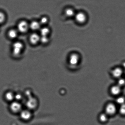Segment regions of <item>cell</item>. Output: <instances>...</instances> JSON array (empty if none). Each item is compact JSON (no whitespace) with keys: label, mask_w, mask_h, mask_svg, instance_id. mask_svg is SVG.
I'll return each mask as SVG.
<instances>
[{"label":"cell","mask_w":125,"mask_h":125,"mask_svg":"<svg viewBox=\"0 0 125 125\" xmlns=\"http://www.w3.org/2000/svg\"><path fill=\"white\" fill-rule=\"evenodd\" d=\"M23 44L19 41H16L13 43L12 53L14 56L18 57L20 55L24 49Z\"/></svg>","instance_id":"1"},{"label":"cell","mask_w":125,"mask_h":125,"mask_svg":"<svg viewBox=\"0 0 125 125\" xmlns=\"http://www.w3.org/2000/svg\"><path fill=\"white\" fill-rule=\"evenodd\" d=\"M16 29L19 33H25L30 29L29 24L25 20H22L18 23Z\"/></svg>","instance_id":"3"},{"label":"cell","mask_w":125,"mask_h":125,"mask_svg":"<svg viewBox=\"0 0 125 125\" xmlns=\"http://www.w3.org/2000/svg\"><path fill=\"white\" fill-rule=\"evenodd\" d=\"M20 115L21 118L24 121H29L32 117V113L30 110H22Z\"/></svg>","instance_id":"5"},{"label":"cell","mask_w":125,"mask_h":125,"mask_svg":"<svg viewBox=\"0 0 125 125\" xmlns=\"http://www.w3.org/2000/svg\"><path fill=\"white\" fill-rule=\"evenodd\" d=\"M39 31L41 36H49L51 32L50 29L47 26L41 27Z\"/></svg>","instance_id":"12"},{"label":"cell","mask_w":125,"mask_h":125,"mask_svg":"<svg viewBox=\"0 0 125 125\" xmlns=\"http://www.w3.org/2000/svg\"></svg>","instance_id":"24"},{"label":"cell","mask_w":125,"mask_h":125,"mask_svg":"<svg viewBox=\"0 0 125 125\" xmlns=\"http://www.w3.org/2000/svg\"><path fill=\"white\" fill-rule=\"evenodd\" d=\"M119 111L121 115L125 116V103L120 105Z\"/></svg>","instance_id":"22"},{"label":"cell","mask_w":125,"mask_h":125,"mask_svg":"<svg viewBox=\"0 0 125 125\" xmlns=\"http://www.w3.org/2000/svg\"><path fill=\"white\" fill-rule=\"evenodd\" d=\"M9 110L13 114H20L22 110V106L20 102L13 101L10 103Z\"/></svg>","instance_id":"2"},{"label":"cell","mask_w":125,"mask_h":125,"mask_svg":"<svg viewBox=\"0 0 125 125\" xmlns=\"http://www.w3.org/2000/svg\"><path fill=\"white\" fill-rule=\"evenodd\" d=\"M15 94L11 92H7L4 95V98L6 101L10 103L14 101L13 100L15 99Z\"/></svg>","instance_id":"13"},{"label":"cell","mask_w":125,"mask_h":125,"mask_svg":"<svg viewBox=\"0 0 125 125\" xmlns=\"http://www.w3.org/2000/svg\"><path fill=\"white\" fill-rule=\"evenodd\" d=\"M99 119L102 122H105L108 119L107 115L106 114H102L99 116Z\"/></svg>","instance_id":"20"},{"label":"cell","mask_w":125,"mask_h":125,"mask_svg":"<svg viewBox=\"0 0 125 125\" xmlns=\"http://www.w3.org/2000/svg\"><path fill=\"white\" fill-rule=\"evenodd\" d=\"M65 13L67 17L70 18L74 17L76 14L73 10L70 8H67L65 10Z\"/></svg>","instance_id":"15"},{"label":"cell","mask_w":125,"mask_h":125,"mask_svg":"<svg viewBox=\"0 0 125 125\" xmlns=\"http://www.w3.org/2000/svg\"><path fill=\"white\" fill-rule=\"evenodd\" d=\"M6 19V16L4 12L0 11V25L5 22Z\"/></svg>","instance_id":"18"},{"label":"cell","mask_w":125,"mask_h":125,"mask_svg":"<svg viewBox=\"0 0 125 125\" xmlns=\"http://www.w3.org/2000/svg\"><path fill=\"white\" fill-rule=\"evenodd\" d=\"M105 110L107 115H114L116 111V106L114 104H109L106 105Z\"/></svg>","instance_id":"7"},{"label":"cell","mask_w":125,"mask_h":125,"mask_svg":"<svg viewBox=\"0 0 125 125\" xmlns=\"http://www.w3.org/2000/svg\"><path fill=\"white\" fill-rule=\"evenodd\" d=\"M39 21L41 25L44 26L48 23L49 21V19L46 16H43L41 18Z\"/></svg>","instance_id":"16"},{"label":"cell","mask_w":125,"mask_h":125,"mask_svg":"<svg viewBox=\"0 0 125 125\" xmlns=\"http://www.w3.org/2000/svg\"><path fill=\"white\" fill-rule=\"evenodd\" d=\"M117 85L120 87L123 86L125 85V79L120 78H119L118 81H117Z\"/></svg>","instance_id":"21"},{"label":"cell","mask_w":125,"mask_h":125,"mask_svg":"<svg viewBox=\"0 0 125 125\" xmlns=\"http://www.w3.org/2000/svg\"><path fill=\"white\" fill-rule=\"evenodd\" d=\"M30 29L34 31H39L41 28V25L39 21H33L29 24Z\"/></svg>","instance_id":"8"},{"label":"cell","mask_w":125,"mask_h":125,"mask_svg":"<svg viewBox=\"0 0 125 125\" xmlns=\"http://www.w3.org/2000/svg\"><path fill=\"white\" fill-rule=\"evenodd\" d=\"M50 40L49 36H41L40 42L42 44H46L49 43Z\"/></svg>","instance_id":"17"},{"label":"cell","mask_w":125,"mask_h":125,"mask_svg":"<svg viewBox=\"0 0 125 125\" xmlns=\"http://www.w3.org/2000/svg\"><path fill=\"white\" fill-rule=\"evenodd\" d=\"M74 17L76 22L80 24L84 23L86 21L87 18L86 14L82 12L76 13Z\"/></svg>","instance_id":"4"},{"label":"cell","mask_w":125,"mask_h":125,"mask_svg":"<svg viewBox=\"0 0 125 125\" xmlns=\"http://www.w3.org/2000/svg\"><path fill=\"white\" fill-rule=\"evenodd\" d=\"M41 36L39 34L34 32L30 35L29 40L30 43L33 45L38 44L40 42Z\"/></svg>","instance_id":"6"},{"label":"cell","mask_w":125,"mask_h":125,"mask_svg":"<svg viewBox=\"0 0 125 125\" xmlns=\"http://www.w3.org/2000/svg\"><path fill=\"white\" fill-rule=\"evenodd\" d=\"M79 60V56L76 54H72L69 59V62L72 65H76L78 63Z\"/></svg>","instance_id":"9"},{"label":"cell","mask_w":125,"mask_h":125,"mask_svg":"<svg viewBox=\"0 0 125 125\" xmlns=\"http://www.w3.org/2000/svg\"><path fill=\"white\" fill-rule=\"evenodd\" d=\"M116 103L120 105L125 103V98L123 96H120L116 100Z\"/></svg>","instance_id":"19"},{"label":"cell","mask_w":125,"mask_h":125,"mask_svg":"<svg viewBox=\"0 0 125 125\" xmlns=\"http://www.w3.org/2000/svg\"><path fill=\"white\" fill-rule=\"evenodd\" d=\"M123 73V71L122 69L117 67L115 68L112 70V73L114 77L119 79L121 77Z\"/></svg>","instance_id":"11"},{"label":"cell","mask_w":125,"mask_h":125,"mask_svg":"<svg viewBox=\"0 0 125 125\" xmlns=\"http://www.w3.org/2000/svg\"><path fill=\"white\" fill-rule=\"evenodd\" d=\"M19 32L17 29H12L9 30L8 33V37L11 39H15L17 37Z\"/></svg>","instance_id":"10"},{"label":"cell","mask_w":125,"mask_h":125,"mask_svg":"<svg viewBox=\"0 0 125 125\" xmlns=\"http://www.w3.org/2000/svg\"><path fill=\"white\" fill-rule=\"evenodd\" d=\"M121 87L118 85L113 86L110 89L111 93L113 95H117L119 94L121 92Z\"/></svg>","instance_id":"14"},{"label":"cell","mask_w":125,"mask_h":125,"mask_svg":"<svg viewBox=\"0 0 125 125\" xmlns=\"http://www.w3.org/2000/svg\"><path fill=\"white\" fill-rule=\"evenodd\" d=\"M123 66L124 68L125 69V62H123Z\"/></svg>","instance_id":"23"}]
</instances>
